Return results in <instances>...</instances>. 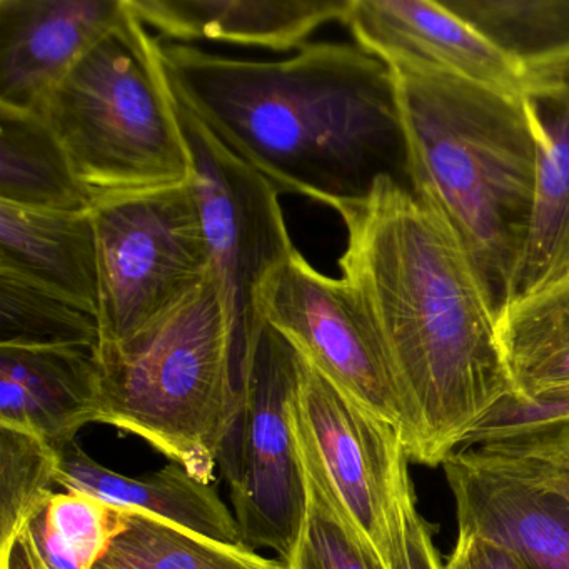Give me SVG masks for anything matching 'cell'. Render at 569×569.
Instances as JSON below:
<instances>
[{"instance_id": "obj_3", "label": "cell", "mask_w": 569, "mask_h": 569, "mask_svg": "<svg viewBox=\"0 0 569 569\" xmlns=\"http://www.w3.org/2000/svg\"><path fill=\"white\" fill-rule=\"evenodd\" d=\"M391 71L412 192L452 229L499 315L535 212L538 131L531 106L461 79Z\"/></svg>"}, {"instance_id": "obj_16", "label": "cell", "mask_w": 569, "mask_h": 569, "mask_svg": "<svg viewBox=\"0 0 569 569\" xmlns=\"http://www.w3.org/2000/svg\"><path fill=\"white\" fill-rule=\"evenodd\" d=\"M129 9L176 41L226 42L282 52L301 49L349 0H128Z\"/></svg>"}, {"instance_id": "obj_10", "label": "cell", "mask_w": 569, "mask_h": 569, "mask_svg": "<svg viewBox=\"0 0 569 569\" xmlns=\"http://www.w3.org/2000/svg\"><path fill=\"white\" fill-rule=\"evenodd\" d=\"M259 318L336 388L401 431V399L368 316L342 279L329 278L296 249L256 292Z\"/></svg>"}, {"instance_id": "obj_15", "label": "cell", "mask_w": 569, "mask_h": 569, "mask_svg": "<svg viewBox=\"0 0 569 569\" xmlns=\"http://www.w3.org/2000/svg\"><path fill=\"white\" fill-rule=\"evenodd\" d=\"M94 349L0 346V425L26 429L61 452L98 422Z\"/></svg>"}, {"instance_id": "obj_7", "label": "cell", "mask_w": 569, "mask_h": 569, "mask_svg": "<svg viewBox=\"0 0 569 569\" xmlns=\"http://www.w3.org/2000/svg\"><path fill=\"white\" fill-rule=\"evenodd\" d=\"M99 258V345L131 338L212 274L191 181L92 204Z\"/></svg>"}, {"instance_id": "obj_18", "label": "cell", "mask_w": 569, "mask_h": 569, "mask_svg": "<svg viewBox=\"0 0 569 569\" xmlns=\"http://www.w3.org/2000/svg\"><path fill=\"white\" fill-rule=\"evenodd\" d=\"M0 269L98 319V236L91 209L46 211L0 202Z\"/></svg>"}, {"instance_id": "obj_31", "label": "cell", "mask_w": 569, "mask_h": 569, "mask_svg": "<svg viewBox=\"0 0 569 569\" xmlns=\"http://www.w3.org/2000/svg\"><path fill=\"white\" fill-rule=\"evenodd\" d=\"M0 569H41L24 532L0 548Z\"/></svg>"}, {"instance_id": "obj_6", "label": "cell", "mask_w": 569, "mask_h": 569, "mask_svg": "<svg viewBox=\"0 0 569 569\" xmlns=\"http://www.w3.org/2000/svg\"><path fill=\"white\" fill-rule=\"evenodd\" d=\"M298 382V351L262 321L236 379L234 409L218 456L242 545L271 549L284 561L308 508L292 422Z\"/></svg>"}, {"instance_id": "obj_30", "label": "cell", "mask_w": 569, "mask_h": 569, "mask_svg": "<svg viewBox=\"0 0 569 569\" xmlns=\"http://www.w3.org/2000/svg\"><path fill=\"white\" fill-rule=\"evenodd\" d=\"M401 569H445L432 539V526L419 515L418 508L406 519V556Z\"/></svg>"}, {"instance_id": "obj_9", "label": "cell", "mask_w": 569, "mask_h": 569, "mask_svg": "<svg viewBox=\"0 0 569 569\" xmlns=\"http://www.w3.org/2000/svg\"><path fill=\"white\" fill-rule=\"evenodd\" d=\"M295 405L329 485L388 569H401L416 506L401 431L366 411L299 355Z\"/></svg>"}, {"instance_id": "obj_2", "label": "cell", "mask_w": 569, "mask_h": 569, "mask_svg": "<svg viewBox=\"0 0 569 569\" xmlns=\"http://www.w3.org/2000/svg\"><path fill=\"white\" fill-rule=\"evenodd\" d=\"M161 58L179 104L279 191L332 209L385 178L412 191L395 74L359 46L262 62L161 44Z\"/></svg>"}, {"instance_id": "obj_20", "label": "cell", "mask_w": 569, "mask_h": 569, "mask_svg": "<svg viewBox=\"0 0 569 569\" xmlns=\"http://www.w3.org/2000/svg\"><path fill=\"white\" fill-rule=\"evenodd\" d=\"M0 202L46 211H88L92 201L48 122L0 106Z\"/></svg>"}, {"instance_id": "obj_5", "label": "cell", "mask_w": 569, "mask_h": 569, "mask_svg": "<svg viewBox=\"0 0 569 569\" xmlns=\"http://www.w3.org/2000/svg\"><path fill=\"white\" fill-rule=\"evenodd\" d=\"M144 26L128 6L36 111L92 204L191 181V152L161 42Z\"/></svg>"}, {"instance_id": "obj_27", "label": "cell", "mask_w": 569, "mask_h": 569, "mask_svg": "<svg viewBox=\"0 0 569 569\" xmlns=\"http://www.w3.org/2000/svg\"><path fill=\"white\" fill-rule=\"evenodd\" d=\"M59 486V452L26 429L0 425V548L22 535Z\"/></svg>"}, {"instance_id": "obj_1", "label": "cell", "mask_w": 569, "mask_h": 569, "mask_svg": "<svg viewBox=\"0 0 569 569\" xmlns=\"http://www.w3.org/2000/svg\"><path fill=\"white\" fill-rule=\"evenodd\" d=\"M341 279L375 328L401 399L409 459L442 466L512 386L498 312L445 219L392 179L336 209Z\"/></svg>"}, {"instance_id": "obj_17", "label": "cell", "mask_w": 569, "mask_h": 569, "mask_svg": "<svg viewBox=\"0 0 569 569\" xmlns=\"http://www.w3.org/2000/svg\"><path fill=\"white\" fill-rule=\"evenodd\" d=\"M59 486L204 538L242 542L238 519L216 488L179 462L171 461L152 475L126 476L106 468L72 442L59 452Z\"/></svg>"}, {"instance_id": "obj_22", "label": "cell", "mask_w": 569, "mask_h": 569, "mask_svg": "<svg viewBox=\"0 0 569 569\" xmlns=\"http://www.w3.org/2000/svg\"><path fill=\"white\" fill-rule=\"evenodd\" d=\"M526 71L569 56V0H442Z\"/></svg>"}, {"instance_id": "obj_25", "label": "cell", "mask_w": 569, "mask_h": 569, "mask_svg": "<svg viewBox=\"0 0 569 569\" xmlns=\"http://www.w3.org/2000/svg\"><path fill=\"white\" fill-rule=\"evenodd\" d=\"M459 451L515 458L569 456V389L536 399L511 392L469 431Z\"/></svg>"}, {"instance_id": "obj_12", "label": "cell", "mask_w": 569, "mask_h": 569, "mask_svg": "<svg viewBox=\"0 0 569 569\" xmlns=\"http://www.w3.org/2000/svg\"><path fill=\"white\" fill-rule=\"evenodd\" d=\"M126 12V0H0V106L38 111Z\"/></svg>"}, {"instance_id": "obj_13", "label": "cell", "mask_w": 569, "mask_h": 569, "mask_svg": "<svg viewBox=\"0 0 569 569\" xmlns=\"http://www.w3.org/2000/svg\"><path fill=\"white\" fill-rule=\"evenodd\" d=\"M528 74L526 99L538 131V181L531 229L509 301L569 278V56Z\"/></svg>"}, {"instance_id": "obj_33", "label": "cell", "mask_w": 569, "mask_h": 569, "mask_svg": "<svg viewBox=\"0 0 569 569\" xmlns=\"http://www.w3.org/2000/svg\"><path fill=\"white\" fill-rule=\"evenodd\" d=\"M39 566H41V565H39ZM41 569H42V568H41Z\"/></svg>"}, {"instance_id": "obj_19", "label": "cell", "mask_w": 569, "mask_h": 569, "mask_svg": "<svg viewBox=\"0 0 569 569\" xmlns=\"http://www.w3.org/2000/svg\"><path fill=\"white\" fill-rule=\"evenodd\" d=\"M512 395L536 399L569 389V278L512 299L498 315Z\"/></svg>"}, {"instance_id": "obj_11", "label": "cell", "mask_w": 569, "mask_h": 569, "mask_svg": "<svg viewBox=\"0 0 569 569\" xmlns=\"http://www.w3.org/2000/svg\"><path fill=\"white\" fill-rule=\"evenodd\" d=\"M359 48L391 69L461 79L526 98L529 74L442 2L349 0L341 19Z\"/></svg>"}, {"instance_id": "obj_29", "label": "cell", "mask_w": 569, "mask_h": 569, "mask_svg": "<svg viewBox=\"0 0 569 569\" xmlns=\"http://www.w3.org/2000/svg\"><path fill=\"white\" fill-rule=\"evenodd\" d=\"M445 569H528L505 545L469 532H459Z\"/></svg>"}, {"instance_id": "obj_26", "label": "cell", "mask_w": 569, "mask_h": 569, "mask_svg": "<svg viewBox=\"0 0 569 569\" xmlns=\"http://www.w3.org/2000/svg\"><path fill=\"white\" fill-rule=\"evenodd\" d=\"M98 345L94 316L0 269V346L96 349Z\"/></svg>"}, {"instance_id": "obj_4", "label": "cell", "mask_w": 569, "mask_h": 569, "mask_svg": "<svg viewBox=\"0 0 569 569\" xmlns=\"http://www.w3.org/2000/svg\"><path fill=\"white\" fill-rule=\"evenodd\" d=\"M99 425L114 426L216 481L234 409L232 326L214 272L171 311L116 345L98 346Z\"/></svg>"}, {"instance_id": "obj_14", "label": "cell", "mask_w": 569, "mask_h": 569, "mask_svg": "<svg viewBox=\"0 0 569 569\" xmlns=\"http://www.w3.org/2000/svg\"><path fill=\"white\" fill-rule=\"evenodd\" d=\"M458 531L505 545L528 569H569V505L551 492L479 468L458 452L445 462Z\"/></svg>"}, {"instance_id": "obj_8", "label": "cell", "mask_w": 569, "mask_h": 569, "mask_svg": "<svg viewBox=\"0 0 569 569\" xmlns=\"http://www.w3.org/2000/svg\"><path fill=\"white\" fill-rule=\"evenodd\" d=\"M178 111L191 152V184L211 252L212 271L221 286L232 326L239 375L262 328L256 292L266 276L296 251V246L279 202L281 191L232 154L179 101Z\"/></svg>"}, {"instance_id": "obj_32", "label": "cell", "mask_w": 569, "mask_h": 569, "mask_svg": "<svg viewBox=\"0 0 569 569\" xmlns=\"http://www.w3.org/2000/svg\"><path fill=\"white\" fill-rule=\"evenodd\" d=\"M94 569H109V568H106V566H102V565H98V566H96Z\"/></svg>"}, {"instance_id": "obj_28", "label": "cell", "mask_w": 569, "mask_h": 569, "mask_svg": "<svg viewBox=\"0 0 569 569\" xmlns=\"http://www.w3.org/2000/svg\"><path fill=\"white\" fill-rule=\"evenodd\" d=\"M458 455L479 468L499 472L532 488L551 492L569 505V456L515 458V456L488 455L481 451H459Z\"/></svg>"}, {"instance_id": "obj_23", "label": "cell", "mask_w": 569, "mask_h": 569, "mask_svg": "<svg viewBox=\"0 0 569 569\" xmlns=\"http://www.w3.org/2000/svg\"><path fill=\"white\" fill-rule=\"evenodd\" d=\"M99 565L109 569H289L246 545L216 541L128 512L126 529Z\"/></svg>"}, {"instance_id": "obj_21", "label": "cell", "mask_w": 569, "mask_h": 569, "mask_svg": "<svg viewBox=\"0 0 569 569\" xmlns=\"http://www.w3.org/2000/svg\"><path fill=\"white\" fill-rule=\"evenodd\" d=\"M292 422L308 488V508L295 551L286 561L289 569H388L352 525L329 485L295 402Z\"/></svg>"}, {"instance_id": "obj_24", "label": "cell", "mask_w": 569, "mask_h": 569, "mask_svg": "<svg viewBox=\"0 0 569 569\" xmlns=\"http://www.w3.org/2000/svg\"><path fill=\"white\" fill-rule=\"evenodd\" d=\"M128 511L82 492H56L24 535L42 569H94L126 529Z\"/></svg>"}]
</instances>
